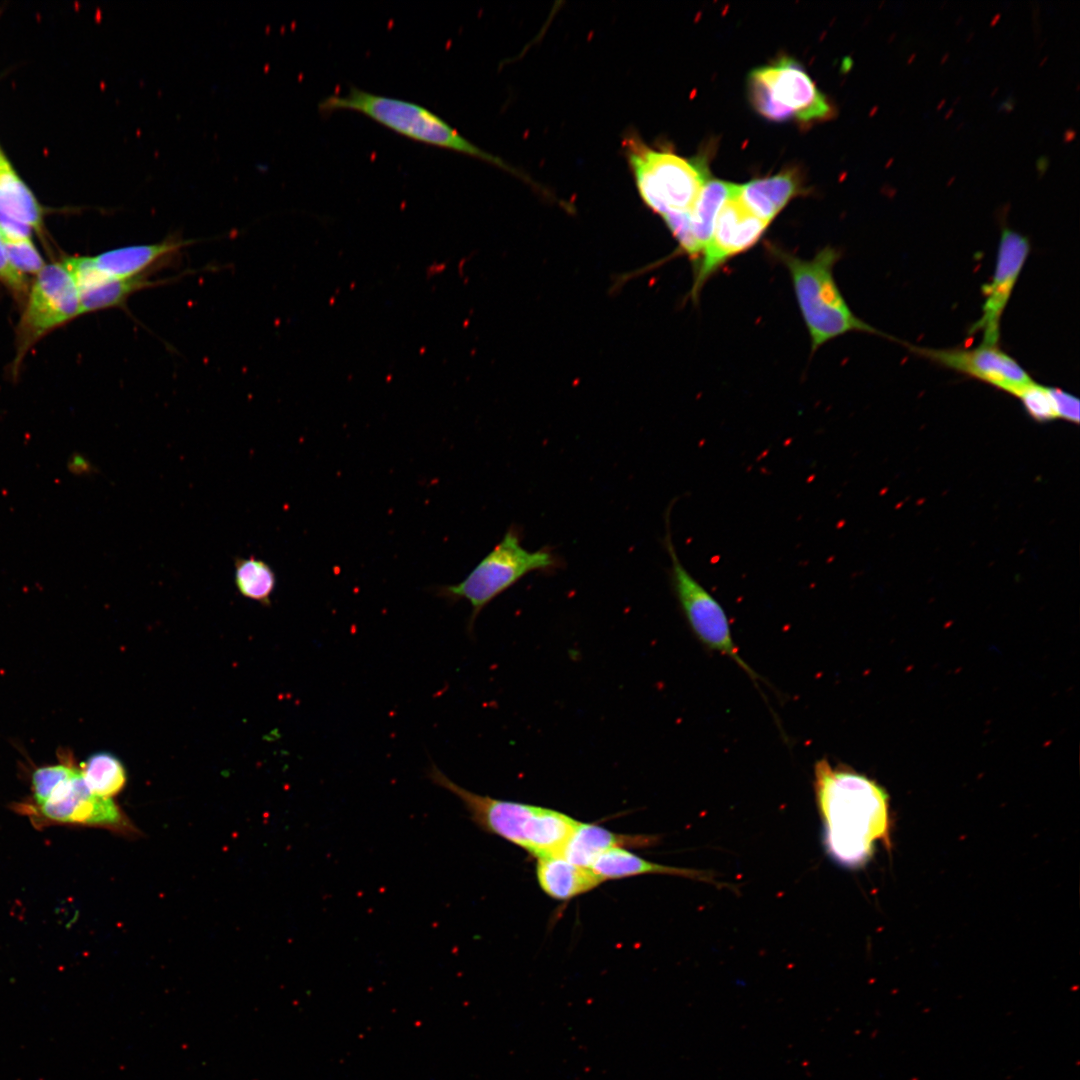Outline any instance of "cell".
<instances>
[{
  "instance_id": "6da1fadb",
  "label": "cell",
  "mask_w": 1080,
  "mask_h": 1080,
  "mask_svg": "<svg viewBox=\"0 0 1080 1080\" xmlns=\"http://www.w3.org/2000/svg\"><path fill=\"white\" fill-rule=\"evenodd\" d=\"M814 791L824 826V847L837 863L857 868L872 856L875 843L890 846L888 796L874 781L820 759Z\"/></svg>"
},
{
  "instance_id": "7a4b0ae2",
  "label": "cell",
  "mask_w": 1080,
  "mask_h": 1080,
  "mask_svg": "<svg viewBox=\"0 0 1080 1080\" xmlns=\"http://www.w3.org/2000/svg\"><path fill=\"white\" fill-rule=\"evenodd\" d=\"M427 777L455 795L474 824L512 842L537 858L561 855L578 821L559 811L496 799L471 792L451 780L433 762Z\"/></svg>"
},
{
  "instance_id": "3957f363",
  "label": "cell",
  "mask_w": 1080,
  "mask_h": 1080,
  "mask_svg": "<svg viewBox=\"0 0 1080 1080\" xmlns=\"http://www.w3.org/2000/svg\"><path fill=\"white\" fill-rule=\"evenodd\" d=\"M771 254L787 268L811 339V351L848 332L883 335L858 318L844 300L833 277V267L841 257L833 247L819 250L812 259L772 246Z\"/></svg>"
},
{
  "instance_id": "277c9868",
  "label": "cell",
  "mask_w": 1080,
  "mask_h": 1080,
  "mask_svg": "<svg viewBox=\"0 0 1080 1080\" xmlns=\"http://www.w3.org/2000/svg\"><path fill=\"white\" fill-rule=\"evenodd\" d=\"M319 110L323 114L342 110L361 113L414 141L506 167L501 159L477 147L437 114L411 101L351 87L345 94H333L323 98L319 103Z\"/></svg>"
},
{
  "instance_id": "5b68a950",
  "label": "cell",
  "mask_w": 1080,
  "mask_h": 1080,
  "mask_svg": "<svg viewBox=\"0 0 1080 1080\" xmlns=\"http://www.w3.org/2000/svg\"><path fill=\"white\" fill-rule=\"evenodd\" d=\"M561 560L549 547L529 551L521 544L519 528L509 527L497 545L473 568L467 577L453 585L437 587V595L450 603L466 600L472 607L469 631L477 616L496 597L527 574L551 573Z\"/></svg>"
},
{
  "instance_id": "8992f818",
  "label": "cell",
  "mask_w": 1080,
  "mask_h": 1080,
  "mask_svg": "<svg viewBox=\"0 0 1080 1080\" xmlns=\"http://www.w3.org/2000/svg\"><path fill=\"white\" fill-rule=\"evenodd\" d=\"M628 159L638 192L650 209L665 222L690 216L709 179L703 159H686L634 141L629 144Z\"/></svg>"
},
{
  "instance_id": "52a82bcc",
  "label": "cell",
  "mask_w": 1080,
  "mask_h": 1080,
  "mask_svg": "<svg viewBox=\"0 0 1080 1080\" xmlns=\"http://www.w3.org/2000/svg\"><path fill=\"white\" fill-rule=\"evenodd\" d=\"M754 108L772 121L823 120L832 109L805 70L790 58L753 70L748 79Z\"/></svg>"
},
{
  "instance_id": "ba28073f",
  "label": "cell",
  "mask_w": 1080,
  "mask_h": 1080,
  "mask_svg": "<svg viewBox=\"0 0 1080 1080\" xmlns=\"http://www.w3.org/2000/svg\"><path fill=\"white\" fill-rule=\"evenodd\" d=\"M669 515L668 509L664 545L670 559V584L684 617L703 645L732 659L756 682L759 676L739 654L723 607L679 559L671 536Z\"/></svg>"
},
{
  "instance_id": "9c48e42d",
  "label": "cell",
  "mask_w": 1080,
  "mask_h": 1080,
  "mask_svg": "<svg viewBox=\"0 0 1080 1080\" xmlns=\"http://www.w3.org/2000/svg\"><path fill=\"white\" fill-rule=\"evenodd\" d=\"M81 315L75 282L63 263L45 265L36 275L17 327V361L40 338Z\"/></svg>"
},
{
  "instance_id": "30bf717a",
  "label": "cell",
  "mask_w": 1080,
  "mask_h": 1080,
  "mask_svg": "<svg viewBox=\"0 0 1080 1080\" xmlns=\"http://www.w3.org/2000/svg\"><path fill=\"white\" fill-rule=\"evenodd\" d=\"M739 185L722 204L711 238L695 263L691 297L696 300L702 287L731 258L752 248L763 236L769 222L753 214L738 195Z\"/></svg>"
},
{
  "instance_id": "8fae6325",
  "label": "cell",
  "mask_w": 1080,
  "mask_h": 1080,
  "mask_svg": "<svg viewBox=\"0 0 1080 1080\" xmlns=\"http://www.w3.org/2000/svg\"><path fill=\"white\" fill-rule=\"evenodd\" d=\"M908 350L939 366L978 379L1017 396L1033 379L1025 369L998 345L981 344L975 348L935 349L908 345Z\"/></svg>"
},
{
  "instance_id": "7c38bea8",
  "label": "cell",
  "mask_w": 1080,
  "mask_h": 1080,
  "mask_svg": "<svg viewBox=\"0 0 1080 1080\" xmlns=\"http://www.w3.org/2000/svg\"><path fill=\"white\" fill-rule=\"evenodd\" d=\"M1029 252L1027 237L1003 228L992 281L982 287L985 297L982 315L970 328V333H983V344L998 345L1001 317Z\"/></svg>"
},
{
  "instance_id": "4fadbf2b",
  "label": "cell",
  "mask_w": 1080,
  "mask_h": 1080,
  "mask_svg": "<svg viewBox=\"0 0 1080 1080\" xmlns=\"http://www.w3.org/2000/svg\"><path fill=\"white\" fill-rule=\"evenodd\" d=\"M38 809L44 818L56 823L99 826L120 831H129L130 827L112 798L91 792L80 770L61 784Z\"/></svg>"
},
{
  "instance_id": "5bb4252c",
  "label": "cell",
  "mask_w": 1080,
  "mask_h": 1080,
  "mask_svg": "<svg viewBox=\"0 0 1080 1080\" xmlns=\"http://www.w3.org/2000/svg\"><path fill=\"white\" fill-rule=\"evenodd\" d=\"M193 243V240L168 236L156 243L129 245L108 250L90 256V259L97 271L104 276L113 279H128L144 276L154 266L165 263L183 247Z\"/></svg>"
},
{
  "instance_id": "9a60e30c",
  "label": "cell",
  "mask_w": 1080,
  "mask_h": 1080,
  "mask_svg": "<svg viewBox=\"0 0 1080 1080\" xmlns=\"http://www.w3.org/2000/svg\"><path fill=\"white\" fill-rule=\"evenodd\" d=\"M173 277L163 280H148L145 276L128 279H113L104 276L94 267L81 270L75 277L81 314L107 308L124 307L128 298L135 292L169 283Z\"/></svg>"
},
{
  "instance_id": "2e32d148",
  "label": "cell",
  "mask_w": 1080,
  "mask_h": 1080,
  "mask_svg": "<svg viewBox=\"0 0 1080 1080\" xmlns=\"http://www.w3.org/2000/svg\"><path fill=\"white\" fill-rule=\"evenodd\" d=\"M21 225L40 231L41 207L0 150V229L9 231Z\"/></svg>"
},
{
  "instance_id": "e0dca14e",
  "label": "cell",
  "mask_w": 1080,
  "mask_h": 1080,
  "mask_svg": "<svg viewBox=\"0 0 1080 1080\" xmlns=\"http://www.w3.org/2000/svg\"><path fill=\"white\" fill-rule=\"evenodd\" d=\"M654 842V837L621 835L595 824L578 822L560 856L572 864L590 869L595 860L608 850L646 846Z\"/></svg>"
},
{
  "instance_id": "ac0fdd59",
  "label": "cell",
  "mask_w": 1080,
  "mask_h": 1080,
  "mask_svg": "<svg viewBox=\"0 0 1080 1080\" xmlns=\"http://www.w3.org/2000/svg\"><path fill=\"white\" fill-rule=\"evenodd\" d=\"M798 177L791 171L739 185L743 204L757 217L771 222L799 192Z\"/></svg>"
},
{
  "instance_id": "d6986e66",
  "label": "cell",
  "mask_w": 1080,
  "mask_h": 1080,
  "mask_svg": "<svg viewBox=\"0 0 1080 1080\" xmlns=\"http://www.w3.org/2000/svg\"><path fill=\"white\" fill-rule=\"evenodd\" d=\"M536 875L542 890L558 900L583 894L602 882L591 869L572 864L560 855L537 858Z\"/></svg>"
},
{
  "instance_id": "ffe728a7",
  "label": "cell",
  "mask_w": 1080,
  "mask_h": 1080,
  "mask_svg": "<svg viewBox=\"0 0 1080 1080\" xmlns=\"http://www.w3.org/2000/svg\"><path fill=\"white\" fill-rule=\"evenodd\" d=\"M590 869L601 881L641 874H663L715 883L710 873L649 862L621 847L601 854Z\"/></svg>"
},
{
  "instance_id": "44dd1931",
  "label": "cell",
  "mask_w": 1080,
  "mask_h": 1080,
  "mask_svg": "<svg viewBox=\"0 0 1080 1080\" xmlns=\"http://www.w3.org/2000/svg\"><path fill=\"white\" fill-rule=\"evenodd\" d=\"M735 186L733 183L709 178L700 191L690 212L695 263L711 238L722 204L732 194Z\"/></svg>"
},
{
  "instance_id": "7402d4cb",
  "label": "cell",
  "mask_w": 1080,
  "mask_h": 1080,
  "mask_svg": "<svg viewBox=\"0 0 1080 1080\" xmlns=\"http://www.w3.org/2000/svg\"><path fill=\"white\" fill-rule=\"evenodd\" d=\"M81 772L91 792L101 797L112 798L126 783V772L121 761L107 752L90 756Z\"/></svg>"
},
{
  "instance_id": "603a6c76",
  "label": "cell",
  "mask_w": 1080,
  "mask_h": 1080,
  "mask_svg": "<svg viewBox=\"0 0 1080 1080\" xmlns=\"http://www.w3.org/2000/svg\"><path fill=\"white\" fill-rule=\"evenodd\" d=\"M235 584L238 591L246 598L263 604L270 602V596L276 586L273 569L265 561L254 556L237 557L234 562Z\"/></svg>"
},
{
  "instance_id": "cb8c5ba5",
  "label": "cell",
  "mask_w": 1080,
  "mask_h": 1080,
  "mask_svg": "<svg viewBox=\"0 0 1080 1080\" xmlns=\"http://www.w3.org/2000/svg\"><path fill=\"white\" fill-rule=\"evenodd\" d=\"M2 239L10 262L21 273L37 275L44 268L45 263L31 237L13 239L2 236Z\"/></svg>"
},
{
  "instance_id": "d4e9b609",
  "label": "cell",
  "mask_w": 1080,
  "mask_h": 1080,
  "mask_svg": "<svg viewBox=\"0 0 1080 1080\" xmlns=\"http://www.w3.org/2000/svg\"><path fill=\"white\" fill-rule=\"evenodd\" d=\"M77 769L66 765L42 767L32 775V790L37 806L43 804L64 782L73 777Z\"/></svg>"
},
{
  "instance_id": "484cf974",
  "label": "cell",
  "mask_w": 1080,
  "mask_h": 1080,
  "mask_svg": "<svg viewBox=\"0 0 1080 1080\" xmlns=\"http://www.w3.org/2000/svg\"><path fill=\"white\" fill-rule=\"evenodd\" d=\"M1017 397L1027 413L1038 422H1047L1057 418L1049 387L1032 381Z\"/></svg>"
},
{
  "instance_id": "4316f807",
  "label": "cell",
  "mask_w": 1080,
  "mask_h": 1080,
  "mask_svg": "<svg viewBox=\"0 0 1080 1080\" xmlns=\"http://www.w3.org/2000/svg\"><path fill=\"white\" fill-rule=\"evenodd\" d=\"M0 281L8 287L17 297H23L28 292V281L25 274L17 270L10 262L0 232Z\"/></svg>"
},
{
  "instance_id": "83f0119b",
  "label": "cell",
  "mask_w": 1080,
  "mask_h": 1080,
  "mask_svg": "<svg viewBox=\"0 0 1080 1080\" xmlns=\"http://www.w3.org/2000/svg\"><path fill=\"white\" fill-rule=\"evenodd\" d=\"M1057 418L1070 422H1079V400L1075 396L1058 388L1049 387Z\"/></svg>"
},
{
  "instance_id": "f1b7e54d",
  "label": "cell",
  "mask_w": 1080,
  "mask_h": 1080,
  "mask_svg": "<svg viewBox=\"0 0 1080 1080\" xmlns=\"http://www.w3.org/2000/svg\"><path fill=\"white\" fill-rule=\"evenodd\" d=\"M69 466H70L71 471L77 472V473H83V472L87 473V471L88 472L90 471V464L81 455H75L71 459V462H70Z\"/></svg>"
}]
</instances>
